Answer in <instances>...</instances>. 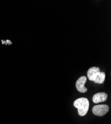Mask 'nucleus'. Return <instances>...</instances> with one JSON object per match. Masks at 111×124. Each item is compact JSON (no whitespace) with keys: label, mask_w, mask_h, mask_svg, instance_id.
<instances>
[{"label":"nucleus","mask_w":111,"mask_h":124,"mask_svg":"<svg viewBox=\"0 0 111 124\" xmlns=\"http://www.w3.org/2000/svg\"><path fill=\"white\" fill-rule=\"evenodd\" d=\"M108 94L105 92H99L94 95L92 98V101L94 103H97L104 102L107 100Z\"/></svg>","instance_id":"nucleus-4"},{"label":"nucleus","mask_w":111,"mask_h":124,"mask_svg":"<svg viewBox=\"0 0 111 124\" xmlns=\"http://www.w3.org/2000/svg\"><path fill=\"white\" fill-rule=\"evenodd\" d=\"M87 81V78L85 76H82L76 81V87L77 90L81 93H85L87 91V88L85 86Z\"/></svg>","instance_id":"nucleus-3"},{"label":"nucleus","mask_w":111,"mask_h":124,"mask_svg":"<svg viewBox=\"0 0 111 124\" xmlns=\"http://www.w3.org/2000/svg\"><path fill=\"white\" fill-rule=\"evenodd\" d=\"M73 105L76 108L78 109L79 115L84 116L87 114L89 110V101L86 98H79L74 102Z\"/></svg>","instance_id":"nucleus-1"},{"label":"nucleus","mask_w":111,"mask_h":124,"mask_svg":"<svg viewBox=\"0 0 111 124\" xmlns=\"http://www.w3.org/2000/svg\"><path fill=\"white\" fill-rule=\"evenodd\" d=\"M109 110L108 105L101 104L94 106L92 108V113L96 116L102 117L106 115Z\"/></svg>","instance_id":"nucleus-2"},{"label":"nucleus","mask_w":111,"mask_h":124,"mask_svg":"<svg viewBox=\"0 0 111 124\" xmlns=\"http://www.w3.org/2000/svg\"><path fill=\"white\" fill-rule=\"evenodd\" d=\"M100 71L98 67H93L90 68L87 71V77L90 81H93L95 79L97 76Z\"/></svg>","instance_id":"nucleus-5"},{"label":"nucleus","mask_w":111,"mask_h":124,"mask_svg":"<svg viewBox=\"0 0 111 124\" xmlns=\"http://www.w3.org/2000/svg\"><path fill=\"white\" fill-rule=\"evenodd\" d=\"M105 73L102 71H100L99 73L95 79L94 80V82L96 84H102L104 83V82L105 81Z\"/></svg>","instance_id":"nucleus-6"}]
</instances>
